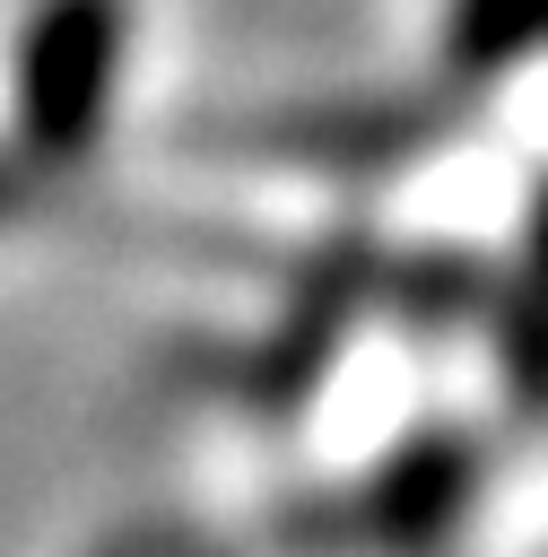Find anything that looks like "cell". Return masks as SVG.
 <instances>
[{"instance_id": "6da1fadb", "label": "cell", "mask_w": 548, "mask_h": 557, "mask_svg": "<svg viewBox=\"0 0 548 557\" xmlns=\"http://www.w3.org/2000/svg\"><path fill=\"white\" fill-rule=\"evenodd\" d=\"M130 0H35L9 44V139L35 174H70L122 96Z\"/></svg>"}, {"instance_id": "7a4b0ae2", "label": "cell", "mask_w": 548, "mask_h": 557, "mask_svg": "<svg viewBox=\"0 0 548 557\" xmlns=\"http://www.w3.org/2000/svg\"><path fill=\"white\" fill-rule=\"evenodd\" d=\"M470 479H478V461H470L461 435H418L409 453H391V461L374 470V487H365V531H374V540H435V531L461 513Z\"/></svg>"}, {"instance_id": "3957f363", "label": "cell", "mask_w": 548, "mask_h": 557, "mask_svg": "<svg viewBox=\"0 0 548 557\" xmlns=\"http://www.w3.org/2000/svg\"><path fill=\"white\" fill-rule=\"evenodd\" d=\"M505 383L522 392V409H548V183L531 200V235H522V287L505 305Z\"/></svg>"}, {"instance_id": "277c9868", "label": "cell", "mask_w": 548, "mask_h": 557, "mask_svg": "<svg viewBox=\"0 0 548 557\" xmlns=\"http://www.w3.org/2000/svg\"><path fill=\"white\" fill-rule=\"evenodd\" d=\"M548 44V0H452V61L505 70Z\"/></svg>"}, {"instance_id": "5b68a950", "label": "cell", "mask_w": 548, "mask_h": 557, "mask_svg": "<svg viewBox=\"0 0 548 557\" xmlns=\"http://www.w3.org/2000/svg\"><path fill=\"white\" fill-rule=\"evenodd\" d=\"M9 200H17V174H9V165H0V209H9Z\"/></svg>"}]
</instances>
